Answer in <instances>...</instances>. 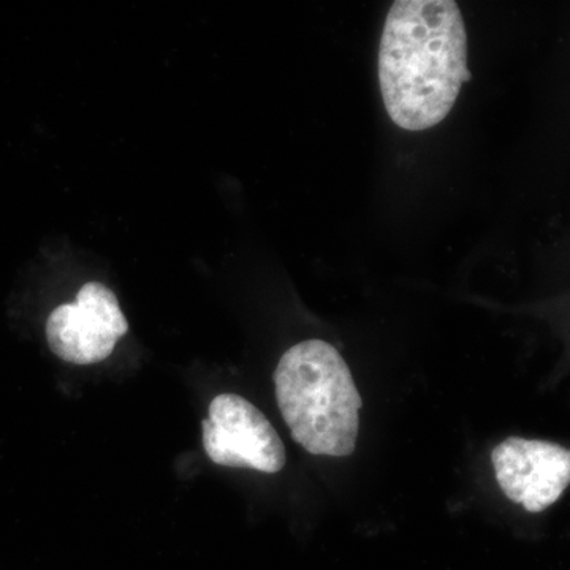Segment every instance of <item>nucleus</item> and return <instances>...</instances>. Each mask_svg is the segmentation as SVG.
<instances>
[{"label": "nucleus", "mask_w": 570, "mask_h": 570, "mask_svg": "<svg viewBox=\"0 0 570 570\" xmlns=\"http://www.w3.org/2000/svg\"><path fill=\"white\" fill-rule=\"evenodd\" d=\"M468 36L453 0H396L379 48V82L390 119L411 132L448 118L469 80Z\"/></svg>", "instance_id": "1"}, {"label": "nucleus", "mask_w": 570, "mask_h": 570, "mask_svg": "<svg viewBox=\"0 0 570 570\" xmlns=\"http://www.w3.org/2000/svg\"><path fill=\"white\" fill-rule=\"evenodd\" d=\"M275 387L281 414L303 449L326 456L354 452L363 401L332 344L309 340L288 348L276 367Z\"/></svg>", "instance_id": "2"}, {"label": "nucleus", "mask_w": 570, "mask_h": 570, "mask_svg": "<svg viewBox=\"0 0 570 570\" xmlns=\"http://www.w3.org/2000/svg\"><path fill=\"white\" fill-rule=\"evenodd\" d=\"M204 448L213 463L276 474L285 466V449L269 420L234 393L214 397L202 422Z\"/></svg>", "instance_id": "3"}, {"label": "nucleus", "mask_w": 570, "mask_h": 570, "mask_svg": "<svg viewBox=\"0 0 570 570\" xmlns=\"http://www.w3.org/2000/svg\"><path fill=\"white\" fill-rule=\"evenodd\" d=\"M129 330L118 298L99 283L82 285L77 302L56 307L47 322L51 351L63 362H102Z\"/></svg>", "instance_id": "4"}, {"label": "nucleus", "mask_w": 570, "mask_h": 570, "mask_svg": "<svg viewBox=\"0 0 570 570\" xmlns=\"http://www.w3.org/2000/svg\"><path fill=\"white\" fill-rule=\"evenodd\" d=\"M491 461L502 493L531 513L551 508L570 482V452L554 442L509 438Z\"/></svg>", "instance_id": "5"}]
</instances>
